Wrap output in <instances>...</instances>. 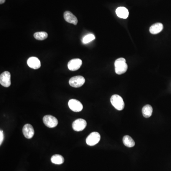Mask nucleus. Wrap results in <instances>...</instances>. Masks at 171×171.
<instances>
[{"label":"nucleus","mask_w":171,"mask_h":171,"mask_svg":"<svg viewBox=\"0 0 171 171\" xmlns=\"http://www.w3.org/2000/svg\"><path fill=\"white\" fill-rule=\"evenodd\" d=\"M68 105L70 108L75 112H80L83 109L82 103L77 99H71L69 100Z\"/></svg>","instance_id":"423d86ee"},{"label":"nucleus","mask_w":171,"mask_h":171,"mask_svg":"<svg viewBox=\"0 0 171 171\" xmlns=\"http://www.w3.org/2000/svg\"><path fill=\"white\" fill-rule=\"evenodd\" d=\"M100 135L98 132H92L87 137L86 143L89 146H93L97 144L100 140Z\"/></svg>","instance_id":"20e7f679"},{"label":"nucleus","mask_w":171,"mask_h":171,"mask_svg":"<svg viewBox=\"0 0 171 171\" xmlns=\"http://www.w3.org/2000/svg\"><path fill=\"white\" fill-rule=\"evenodd\" d=\"M27 64L29 67L34 70H37L40 68L41 67V63L40 60L35 57H29L27 60Z\"/></svg>","instance_id":"9b49d317"},{"label":"nucleus","mask_w":171,"mask_h":171,"mask_svg":"<svg viewBox=\"0 0 171 171\" xmlns=\"http://www.w3.org/2000/svg\"><path fill=\"white\" fill-rule=\"evenodd\" d=\"M22 133L26 138L31 139L34 136V128L30 124H26L22 128Z\"/></svg>","instance_id":"9d476101"},{"label":"nucleus","mask_w":171,"mask_h":171,"mask_svg":"<svg viewBox=\"0 0 171 171\" xmlns=\"http://www.w3.org/2000/svg\"><path fill=\"white\" fill-rule=\"evenodd\" d=\"M4 139V133L2 130L0 131V144L1 145Z\"/></svg>","instance_id":"aec40b11"},{"label":"nucleus","mask_w":171,"mask_h":171,"mask_svg":"<svg viewBox=\"0 0 171 171\" xmlns=\"http://www.w3.org/2000/svg\"><path fill=\"white\" fill-rule=\"evenodd\" d=\"M163 28H164V26L162 23L157 22V23H154L150 27L149 31L151 34H157L162 32Z\"/></svg>","instance_id":"ddd939ff"},{"label":"nucleus","mask_w":171,"mask_h":171,"mask_svg":"<svg viewBox=\"0 0 171 171\" xmlns=\"http://www.w3.org/2000/svg\"><path fill=\"white\" fill-rule=\"evenodd\" d=\"M123 142L125 146L129 148L133 147L135 145L134 140L131 137L129 136H124L123 138Z\"/></svg>","instance_id":"dca6fc26"},{"label":"nucleus","mask_w":171,"mask_h":171,"mask_svg":"<svg viewBox=\"0 0 171 171\" xmlns=\"http://www.w3.org/2000/svg\"><path fill=\"white\" fill-rule=\"evenodd\" d=\"M44 124L49 128H53L57 126L58 120L56 117L51 115H46L43 119Z\"/></svg>","instance_id":"7ed1b4c3"},{"label":"nucleus","mask_w":171,"mask_h":171,"mask_svg":"<svg viewBox=\"0 0 171 171\" xmlns=\"http://www.w3.org/2000/svg\"><path fill=\"white\" fill-rule=\"evenodd\" d=\"M51 161L53 164L61 165L64 162L63 157L60 154H55L51 158Z\"/></svg>","instance_id":"f3484780"},{"label":"nucleus","mask_w":171,"mask_h":171,"mask_svg":"<svg viewBox=\"0 0 171 171\" xmlns=\"http://www.w3.org/2000/svg\"><path fill=\"white\" fill-rule=\"evenodd\" d=\"M116 15L120 18L126 19L129 16V11L126 8L124 7H119L116 9Z\"/></svg>","instance_id":"4468645a"},{"label":"nucleus","mask_w":171,"mask_h":171,"mask_svg":"<svg viewBox=\"0 0 171 171\" xmlns=\"http://www.w3.org/2000/svg\"><path fill=\"white\" fill-rule=\"evenodd\" d=\"M64 18L67 22L72 23L75 25L78 22L77 17L70 11H66L64 13Z\"/></svg>","instance_id":"f8f14e48"},{"label":"nucleus","mask_w":171,"mask_h":171,"mask_svg":"<svg viewBox=\"0 0 171 171\" xmlns=\"http://www.w3.org/2000/svg\"><path fill=\"white\" fill-rule=\"evenodd\" d=\"M95 39V37L94 35L92 34H89L88 35H86L82 40V42L84 44H87L88 43L90 42L92 40H94Z\"/></svg>","instance_id":"6ab92c4d"},{"label":"nucleus","mask_w":171,"mask_h":171,"mask_svg":"<svg viewBox=\"0 0 171 171\" xmlns=\"http://www.w3.org/2000/svg\"><path fill=\"white\" fill-rule=\"evenodd\" d=\"M115 72L117 74L121 75L126 73L128 68L126 59L120 57L115 62Z\"/></svg>","instance_id":"f257e3e1"},{"label":"nucleus","mask_w":171,"mask_h":171,"mask_svg":"<svg viewBox=\"0 0 171 171\" xmlns=\"http://www.w3.org/2000/svg\"><path fill=\"white\" fill-rule=\"evenodd\" d=\"M82 64V61L80 59L71 60L68 64V67L71 71H76L80 68Z\"/></svg>","instance_id":"1a4fd4ad"},{"label":"nucleus","mask_w":171,"mask_h":171,"mask_svg":"<svg viewBox=\"0 0 171 171\" xmlns=\"http://www.w3.org/2000/svg\"><path fill=\"white\" fill-rule=\"evenodd\" d=\"M48 33L44 32H37L34 34V37L39 40H44L48 38Z\"/></svg>","instance_id":"a211bd4d"},{"label":"nucleus","mask_w":171,"mask_h":171,"mask_svg":"<svg viewBox=\"0 0 171 171\" xmlns=\"http://www.w3.org/2000/svg\"><path fill=\"white\" fill-rule=\"evenodd\" d=\"M153 113V108L151 106L147 105L144 106L142 108V114L143 116L145 118H149L152 116Z\"/></svg>","instance_id":"2eb2a0df"},{"label":"nucleus","mask_w":171,"mask_h":171,"mask_svg":"<svg viewBox=\"0 0 171 171\" xmlns=\"http://www.w3.org/2000/svg\"><path fill=\"white\" fill-rule=\"evenodd\" d=\"M0 84L4 87L8 88L11 84V74L8 71H4L0 75Z\"/></svg>","instance_id":"6e6552de"},{"label":"nucleus","mask_w":171,"mask_h":171,"mask_svg":"<svg viewBox=\"0 0 171 171\" xmlns=\"http://www.w3.org/2000/svg\"><path fill=\"white\" fill-rule=\"evenodd\" d=\"M85 80L84 77L81 76H77L72 77L70 80L69 84L70 86L74 88H80L84 85Z\"/></svg>","instance_id":"39448f33"},{"label":"nucleus","mask_w":171,"mask_h":171,"mask_svg":"<svg viewBox=\"0 0 171 171\" xmlns=\"http://www.w3.org/2000/svg\"><path fill=\"white\" fill-rule=\"evenodd\" d=\"M5 1L6 0H0V4H2L5 3Z\"/></svg>","instance_id":"412c9836"},{"label":"nucleus","mask_w":171,"mask_h":171,"mask_svg":"<svg viewBox=\"0 0 171 171\" xmlns=\"http://www.w3.org/2000/svg\"><path fill=\"white\" fill-rule=\"evenodd\" d=\"M110 102L113 106L117 110H122L125 108V103L122 98L119 95H114L111 97Z\"/></svg>","instance_id":"f03ea898"},{"label":"nucleus","mask_w":171,"mask_h":171,"mask_svg":"<svg viewBox=\"0 0 171 171\" xmlns=\"http://www.w3.org/2000/svg\"><path fill=\"white\" fill-rule=\"evenodd\" d=\"M87 122L82 119H78L72 123V128L74 130L77 132L82 131L87 126Z\"/></svg>","instance_id":"0eeeda50"}]
</instances>
